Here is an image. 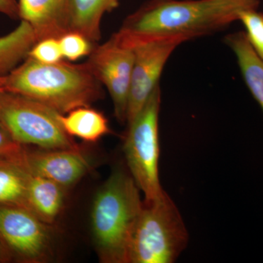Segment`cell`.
Masks as SVG:
<instances>
[{
  "instance_id": "obj_1",
  "label": "cell",
  "mask_w": 263,
  "mask_h": 263,
  "mask_svg": "<svg viewBox=\"0 0 263 263\" xmlns=\"http://www.w3.org/2000/svg\"><path fill=\"white\" fill-rule=\"evenodd\" d=\"M259 0H149L129 15L117 34L133 48L162 40L181 43L209 35L239 20Z\"/></svg>"
},
{
  "instance_id": "obj_2",
  "label": "cell",
  "mask_w": 263,
  "mask_h": 263,
  "mask_svg": "<svg viewBox=\"0 0 263 263\" xmlns=\"http://www.w3.org/2000/svg\"><path fill=\"white\" fill-rule=\"evenodd\" d=\"M3 81L5 91L32 99L61 114L90 106L103 96L101 84L86 63L44 64L27 57Z\"/></svg>"
},
{
  "instance_id": "obj_3",
  "label": "cell",
  "mask_w": 263,
  "mask_h": 263,
  "mask_svg": "<svg viewBox=\"0 0 263 263\" xmlns=\"http://www.w3.org/2000/svg\"><path fill=\"white\" fill-rule=\"evenodd\" d=\"M140 192L129 172L117 168L97 194L91 230L100 262L129 263L132 233L143 205Z\"/></svg>"
},
{
  "instance_id": "obj_4",
  "label": "cell",
  "mask_w": 263,
  "mask_h": 263,
  "mask_svg": "<svg viewBox=\"0 0 263 263\" xmlns=\"http://www.w3.org/2000/svg\"><path fill=\"white\" fill-rule=\"evenodd\" d=\"M188 242L181 213L165 192L154 201H143L132 233L129 263L176 262Z\"/></svg>"
},
{
  "instance_id": "obj_5",
  "label": "cell",
  "mask_w": 263,
  "mask_h": 263,
  "mask_svg": "<svg viewBox=\"0 0 263 263\" xmlns=\"http://www.w3.org/2000/svg\"><path fill=\"white\" fill-rule=\"evenodd\" d=\"M160 106L161 89L159 85L141 111L128 123L124 143L128 171L144 195L145 202L154 201L165 193L161 185L159 171Z\"/></svg>"
},
{
  "instance_id": "obj_6",
  "label": "cell",
  "mask_w": 263,
  "mask_h": 263,
  "mask_svg": "<svg viewBox=\"0 0 263 263\" xmlns=\"http://www.w3.org/2000/svg\"><path fill=\"white\" fill-rule=\"evenodd\" d=\"M60 113L22 95L0 94V122L17 143L41 149H78L60 121Z\"/></svg>"
},
{
  "instance_id": "obj_7",
  "label": "cell",
  "mask_w": 263,
  "mask_h": 263,
  "mask_svg": "<svg viewBox=\"0 0 263 263\" xmlns=\"http://www.w3.org/2000/svg\"><path fill=\"white\" fill-rule=\"evenodd\" d=\"M50 226L27 208L0 205V238L13 260H47L51 252Z\"/></svg>"
},
{
  "instance_id": "obj_8",
  "label": "cell",
  "mask_w": 263,
  "mask_h": 263,
  "mask_svg": "<svg viewBox=\"0 0 263 263\" xmlns=\"http://www.w3.org/2000/svg\"><path fill=\"white\" fill-rule=\"evenodd\" d=\"M89 56L86 65L99 82L108 89L117 120L125 124L134 49L115 33L108 41L94 48Z\"/></svg>"
},
{
  "instance_id": "obj_9",
  "label": "cell",
  "mask_w": 263,
  "mask_h": 263,
  "mask_svg": "<svg viewBox=\"0 0 263 263\" xmlns=\"http://www.w3.org/2000/svg\"><path fill=\"white\" fill-rule=\"evenodd\" d=\"M177 40L138 43L133 46L134 64L128 96L127 124L141 111L157 86L171 53L181 44Z\"/></svg>"
},
{
  "instance_id": "obj_10",
  "label": "cell",
  "mask_w": 263,
  "mask_h": 263,
  "mask_svg": "<svg viewBox=\"0 0 263 263\" xmlns=\"http://www.w3.org/2000/svg\"><path fill=\"white\" fill-rule=\"evenodd\" d=\"M24 162L31 174L51 180L65 190L77 183L91 167L81 148L30 151L27 148Z\"/></svg>"
},
{
  "instance_id": "obj_11",
  "label": "cell",
  "mask_w": 263,
  "mask_h": 263,
  "mask_svg": "<svg viewBox=\"0 0 263 263\" xmlns=\"http://www.w3.org/2000/svg\"><path fill=\"white\" fill-rule=\"evenodd\" d=\"M18 2L19 18L32 27L37 41L70 32V0Z\"/></svg>"
},
{
  "instance_id": "obj_12",
  "label": "cell",
  "mask_w": 263,
  "mask_h": 263,
  "mask_svg": "<svg viewBox=\"0 0 263 263\" xmlns=\"http://www.w3.org/2000/svg\"><path fill=\"white\" fill-rule=\"evenodd\" d=\"M65 190L51 180L30 174L27 186V207L40 219L51 226L63 209Z\"/></svg>"
},
{
  "instance_id": "obj_13",
  "label": "cell",
  "mask_w": 263,
  "mask_h": 263,
  "mask_svg": "<svg viewBox=\"0 0 263 263\" xmlns=\"http://www.w3.org/2000/svg\"><path fill=\"white\" fill-rule=\"evenodd\" d=\"M119 5V0H70V32L80 33L95 44L101 37L103 15Z\"/></svg>"
},
{
  "instance_id": "obj_14",
  "label": "cell",
  "mask_w": 263,
  "mask_h": 263,
  "mask_svg": "<svg viewBox=\"0 0 263 263\" xmlns=\"http://www.w3.org/2000/svg\"><path fill=\"white\" fill-rule=\"evenodd\" d=\"M226 43L236 55L246 84L263 110V62L254 51L245 32L228 34Z\"/></svg>"
},
{
  "instance_id": "obj_15",
  "label": "cell",
  "mask_w": 263,
  "mask_h": 263,
  "mask_svg": "<svg viewBox=\"0 0 263 263\" xmlns=\"http://www.w3.org/2000/svg\"><path fill=\"white\" fill-rule=\"evenodd\" d=\"M62 127L69 136L95 143L110 133L108 119L90 106L79 107L68 113L60 114Z\"/></svg>"
},
{
  "instance_id": "obj_16",
  "label": "cell",
  "mask_w": 263,
  "mask_h": 263,
  "mask_svg": "<svg viewBox=\"0 0 263 263\" xmlns=\"http://www.w3.org/2000/svg\"><path fill=\"white\" fill-rule=\"evenodd\" d=\"M29 174L23 160L0 158V205H17L28 209Z\"/></svg>"
},
{
  "instance_id": "obj_17",
  "label": "cell",
  "mask_w": 263,
  "mask_h": 263,
  "mask_svg": "<svg viewBox=\"0 0 263 263\" xmlns=\"http://www.w3.org/2000/svg\"><path fill=\"white\" fill-rule=\"evenodd\" d=\"M37 42L32 27L24 21L13 32L0 37V76L7 75L15 68L19 62L28 57L31 48Z\"/></svg>"
},
{
  "instance_id": "obj_18",
  "label": "cell",
  "mask_w": 263,
  "mask_h": 263,
  "mask_svg": "<svg viewBox=\"0 0 263 263\" xmlns=\"http://www.w3.org/2000/svg\"><path fill=\"white\" fill-rule=\"evenodd\" d=\"M62 56L70 61L89 56L94 49V43L80 33L67 32L59 38Z\"/></svg>"
},
{
  "instance_id": "obj_19",
  "label": "cell",
  "mask_w": 263,
  "mask_h": 263,
  "mask_svg": "<svg viewBox=\"0 0 263 263\" xmlns=\"http://www.w3.org/2000/svg\"><path fill=\"white\" fill-rule=\"evenodd\" d=\"M239 20L245 26L246 34L254 51L263 62V13L257 9L246 10L240 13Z\"/></svg>"
},
{
  "instance_id": "obj_20",
  "label": "cell",
  "mask_w": 263,
  "mask_h": 263,
  "mask_svg": "<svg viewBox=\"0 0 263 263\" xmlns=\"http://www.w3.org/2000/svg\"><path fill=\"white\" fill-rule=\"evenodd\" d=\"M28 57L44 64L62 61L63 56L59 38H45L37 41L29 51Z\"/></svg>"
},
{
  "instance_id": "obj_21",
  "label": "cell",
  "mask_w": 263,
  "mask_h": 263,
  "mask_svg": "<svg viewBox=\"0 0 263 263\" xmlns=\"http://www.w3.org/2000/svg\"><path fill=\"white\" fill-rule=\"evenodd\" d=\"M27 146L17 143L0 122V158L22 160Z\"/></svg>"
},
{
  "instance_id": "obj_22",
  "label": "cell",
  "mask_w": 263,
  "mask_h": 263,
  "mask_svg": "<svg viewBox=\"0 0 263 263\" xmlns=\"http://www.w3.org/2000/svg\"><path fill=\"white\" fill-rule=\"evenodd\" d=\"M0 13L13 19L18 18V0H0Z\"/></svg>"
},
{
  "instance_id": "obj_23",
  "label": "cell",
  "mask_w": 263,
  "mask_h": 263,
  "mask_svg": "<svg viewBox=\"0 0 263 263\" xmlns=\"http://www.w3.org/2000/svg\"><path fill=\"white\" fill-rule=\"evenodd\" d=\"M11 260H13L11 256L10 255L9 252L5 248L4 243L0 238V263L8 262Z\"/></svg>"
},
{
  "instance_id": "obj_24",
  "label": "cell",
  "mask_w": 263,
  "mask_h": 263,
  "mask_svg": "<svg viewBox=\"0 0 263 263\" xmlns=\"http://www.w3.org/2000/svg\"><path fill=\"white\" fill-rule=\"evenodd\" d=\"M3 76H0V94L3 93V91H5L4 88V81H3Z\"/></svg>"
}]
</instances>
